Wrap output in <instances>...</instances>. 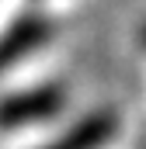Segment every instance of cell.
<instances>
[{"label": "cell", "instance_id": "cell-1", "mask_svg": "<svg viewBox=\"0 0 146 149\" xmlns=\"http://www.w3.org/2000/svg\"><path fill=\"white\" fill-rule=\"evenodd\" d=\"M66 101V90L56 83L32 87V90H18L11 97L0 101V128H21V125H35L52 114H59Z\"/></svg>", "mask_w": 146, "mask_h": 149}, {"label": "cell", "instance_id": "cell-2", "mask_svg": "<svg viewBox=\"0 0 146 149\" xmlns=\"http://www.w3.org/2000/svg\"><path fill=\"white\" fill-rule=\"evenodd\" d=\"M52 35V24L45 14H25L18 17L4 35H0V73H7L11 66H18L21 59H28L35 49H42Z\"/></svg>", "mask_w": 146, "mask_h": 149}, {"label": "cell", "instance_id": "cell-3", "mask_svg": "<svg viewBox=\"0 0 146 149\" xmlns=\"http://www.w3.org/2000/svg\"><path fill=\"white\" fill-rule=\"evenodd\" d=\"M115 125H118L115 114L94 111V114H87V118H80L70 132H63L56 142H49V146H42V149H101L115 135Z\"/></svg>", "mask_w": 146, "mask_h": 149}, {"label": "cell", "instance_id": "cell-4", "mask_svg": "<svg viewBox=\"0 0 146 149\" xmlns=\"http://www.w3.org/2000/svg\"><path fill=\"white\" fill-rule=\"evenodd\" d=\"M143 42H146V24H143Z\"/></svg>", "mask_w": 146, "mask_h": 149}]
</instances>
